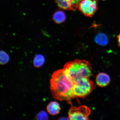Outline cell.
<instances>
[{
  "label": "cell",
  "instance_id": "1",
  "mask_svg": "<svg viewBox=\"0 0 120 120\" xmlns=\"http://www.w3.org/2000/svg\"><path fill=\"white\" fill-rule=\"evenodd\" d=\"M72 79L63 69L56 70L52 75L50 88L52 97L60 101H66L71 103L75 98Z\"/></svg>",
  "mask_w": 120,
  "mask_h": 120
},
{
  "label": "cell",
  "instance_id": "2",
  "mask_svg": "<svg viewBox=\"0 0 120 120\" xmlns=\"http://www.w3.org/2000/svg\"><path fill=\"white\" fill-rule=\"evenodd\" d=\"M63 69L73 81L93 75L91 64L86 60L76 59L69 61L64 64Z\"/></svg>",
  "mask_w": 120,
  "mask_h": 120
},
{
  "label": "cell",
  "instance_id": "3",
  "mask_svg": "<svg viewBox=\"0 0 120 120\" xmlns=\"http://www.w3.org/2000/svg\"><path fill=\"white\" fill-rule=\"evenodd\" d=\"M73 92L75 98L88 96L95 89L96 85L89 78H81L73 81Z\"/></svg>",
  "mask_w": 120,
  "mask_h": 120
},
{
  "label": "cell",
  "instance_id": "4",
  "mask_svg": "<svg viewBox=\"0 0 120 120\" xmlns=\"http://www.w3.org/2000/svg\"><path fill=\"white\" fill-rule=\"evenodd\" d=\"M89 108L85 105L72 106L68 112V120H88L91 113Z\"/></svg>",
  "mask_w": 120,
  "mask_h": 120
},
{
  "label": "cell",
  "instance_id": "5",
  "mask_svg": "<svg viewBox=\"0 0 120 120\" xmlns=\"http://www.w3.org/2000/svg\"><path fill=\"white\" fill-rule=\"evenodd\" d=\"M80 11L84 15L92 17L98 9V0H82L79 7Z\"/></svg>",
  "mask_w": 120,
  "mask_h": 120
},
{
  "label": "cell",
  "instance_id": "6",
  "mask_svg": "<svg viewBox=\"0 0 120 120\" xmlns=\"http://www.w3.org/2000/svg\"><path fill=\"white\" fill-rule=\"evenodd\" d=\"M82 0H55L58 7L62 9L74 11L79 8Z\"/></svg>",
  "mask_w": 120,
  "mask_h": 120
},
{
  "label": "cell",
  "instance_id": "7",
  "mask_svg": "<svg viewBox=\"0 0 120 120\" xmlns=\"http://www.w3.org/2000/svg\"><path fill=\"white\" fill-rule=\"evenodd\" d=\"M96 82L99 86L103 87L108 86L110 82V77L106 73H101L98 75L96 77Z\"/></svg>",
  "mask_w": 120,
  "mask_h": 120
},
{
  "label": "cell",
  "instance_id": "8",
  "mask_svg": "<svg viewBox=\"0 0 120 120\" xmlns=\"http://www.w3.org/2000/svg\"><path fill=\"white\" fill-rule=\"evenodd\" d=\"M46 110L50 115H55L59 113L61 110L60 105L57 102L52 101L48 105Z\"/></svg>",
  "mask_w": 120,
  "mask_h": 120
},
{
  "label": "cell",
  "instance_id": "9",
  "mask_svg": "<svg viewBox=\"0 0 120 120\" xmlns=\"http://www.w3.org/2000/svg\"><path fill=\"white\" fill-rule=\"evenodd\" d=\"M52 18L56 23L60 24L65 22L66 16L64 12L61 10H58L54 13Z\"/></svg>",
  "mask_w": 120,
  "mask_h": 120
},
{
  "label": "cell",
  "instance_id": "10",
  "mask_svg": "<svg viewBox=\"0 0 120 120\" xmlns=\"http://www.w3.org/2000/svg\"><path fill=\"white\" fill-rule=\"evenodd\" d=\"M45 61L44 56L41 55H38L35 56L34 59V65L36 67H40L44 64Z\"/></svg>",
  "mask_w": 120,
  "mask_h": 120
},
{
  "label": "cell",
  "instance_id": "11",
  "mask_svg": "<svg viewBox=\"0 0 120 120\" xmlns=\"http://www.w3.org/2000/svg\"><path fill=\"white\" fill-rule=\"evenodd\" d=\"M96 41L98 44L105 45L108 42L107 37L104 34H100L97 35L96 37Z\"/></svg>",
  "mask_w": 120,
  "mask_h": 120
},
{
  "label": "cell",
  "instance_id": "12",
  "mask_svg": "<svg viewBox=\"0 0 120 120\" xmlns=\"http://www.w3.org/2000/svg\"><path fill=\"white\" fill-rule=\"evenodd\" d=\"M0 63L1 64H7L9 60L8 55L4 52H1Z\"/></svg>",
  "mask_w": 120,
  "mask_h": 120
},
{
  "label": "cell",
  "instance_id": "13",
  "mask_svg": "<svg viewBox=\"0 0 120 120\" xmlns=\"http://www.w3.org/2000/svg\"><path fill=\"white\" fill-rule=\"evenodd\" d=\"M36 119L38 120H47L48 119L47 113L44 111H41L37 114L36 116Z\"/></svg>",
  "mask_w": 120,
  "mask_h": 120
},
{
  "label": "cell",
  "instance_id": "14",
  "mask_svg": "<svg viewBox=\"0 0 120 120\" xmlns=\"http://www.w3.org/2000/svg\"><path fill=\"white\" fill-rule=\"evenodd\" d=\"M117 37L118 39V45L120 47V34L117 36Z\"/></svg>",
  "mask_w": 120,
  "mask_h": 120
},
{
  "label": "cell",
  "instance_id": "15",
  "mask_svg": "<svg viewBox=\"0 0 120 120\" xmlns=\"http://www.w3.org/2000/svg\"><path fill=\"white\" fill-rule=\"evenodd\" d=\"M103 0V1H105V0Z\"/></svg>",
  "mask_w": 120,
  "mask_h": 120
}]
</instances>
